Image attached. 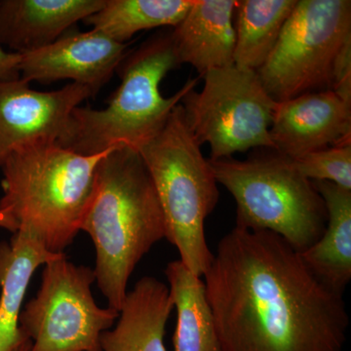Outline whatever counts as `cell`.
<instances>
[{
	"mask_svg": "<svg viewBox=\"0 0 351 351\" xmlns=\"http://www.w3.org/2000/svg\"><path fill=\"white\" fill-rule=\"evenodd\" d=\"M179 66L172 29L127 52L117 69L121 82L107 108H76L59 144L83 156L119 147L138 151L162 130L173 110L197 85L198 78H193L169 98L161 94L164 77Z\"/></svg>",
	"mask_w": 351,
	"mask_h": 351,
	"instance_id": "obj_4",
	"label": "cell"
},
{
	"mask_svg": "<svg viewBox=\"0 0 351 351\" xmlns=\"http://www.w3.org/2000/svg\"><path fill=\"white\" fill-rule=\"evenodd\" d=\"M173 309L168 285L142 277L127 293L117 324L101 335V351H167L164 336Z\"/></svg>",
	"mask_w": 351,
	"mask_h": 351,
	"instance_id": "obj_15",
	"label": "cell"
},
{
	"mask_svg": "<svg viewBox=\"0 0 351 351\" xmlns=\"http://www.w3.org/2000/svg\"><path fill=\"white\" fill-rule=\"evenodd\" d=\"M269 135L274 151L290 159L350 144L351 104L332 90L276 103Z\"/></svg>",
	"mask_w": 351,
	"mask_h": 351,
	"instance_id": "obj_12",
	"label": "cell"
},
{
	"mask_svg": "<svg viewBox=\"0 0 351 351\" xmlns=\"http://www.w3.org/2000/svg\"><path fill=\"white\" fill-rule=\"evenodd\" d=\"M235 8L233 0H193L172 29L180 64H191L200 77L212 69L234 64Z\"/></svg>",
	"mask_w": 351,
	"mask_h": 351,
	"instance_id": "obj_14",
	"label": "cell"
},
{
	"mask_svg": "<svg viewBox=\"0 0 351 351\" xmlns=\"http://www.w3.org/2000/svg\"><path fill=\"white\" fill-rule=\"evenodd\" d=\"M106 0H0V46L17 54L45 47L98 12Z\"/></svg>",
	"mask_w": 351,
	"mask_h": 351,
	"instance_id": "obj_13",
	"label": "cell"
},
{
	"mask_svg": "<svg viewBox=\"0 0 351 351\" xmlns=\"http://www.w3.org/2000/svg\"><path fill=\"white\" fill-rule=\"evenodd\" d=\"M313 184L326 206V228L318 241L300 254L321 282L343 295L351 280V191L330 182Z\"/></svg>",
	"mask_w": 351,
	"mask_h": 351,
	"instance_id": "obj_17",
	"label": "cell"
},
{
	"mask_svg": "<svg viewBox=\"0 0 351 351\" xmlns=\"http://www.w3.org/2000/svg\"><path fill=\"white\" fill-rule=\"evenodd\" d=\"M165 276L177 311L175 351H225L207 302L203 279L193 276L180 260L168 263Z\"/></svg>",
	"mask_w": 351,
	"mask_h": 351,
	"instance_id": "obj_18",
	"label": "cell"
},
{
	"mask_svg": "<svg viewBox=\"0 0 351 351\" xmlns=\"http://www.w3.org/2000/svg\"><path fill=\"white\" fill-rule=\"evenodd\" d=\"M350 43V0H298L257 75L276 103L331 90L337 60Z\"/></svg>",
	"mask_w": 351,
	"mask_h": 351,
	"instance_id": "obj_7",
	"label": "cell"
},
{
	"mask_svg": "<svg viewBox=\"0 0 351 351\" xmlns=\"http://www.w3.org/2000/svg\"><path fill=\"white\" fill-rule=\"evenodd\" d=\"M80 232L94 244L95 281L119 313L138 263L166 237L160 203L138 151L113 147L101 158Z\"/></svg>",
	"mask_w": 351,
	"mask_h": 351,
	"instance_id": "obj_2",
	"label": "cell"
},
{
	"mask_svg": "<svg viewBox=\"0 0 351 351\" xmlns=\"http://www.w3.org/2000/svg\"><path fill=\"white\" fill-rule=\"evenodd\" d=\"M209 162L218 184L234 198L237 228L274 233L299 253L322 237L324 200L292 159L269 149L245 160L228 157Z\"/></svg>",
	"mask_w": 351,
	"mask_h": 351,
	"instance_id": "obj_6",
	"label": "cell"
},
{
	"mask_svg": "<svg viewBox=\"0 0 351 351\" xmlns=\"http://www.w3.org/2000/svg\"><path fill=\"white\" fill-rule=\"evenodd\" d=\"M119 43L95 29L64 34L38 50L20 54V78L47 84L71 80L98 93L127 54Z\"/></svg>",
	"mask_w": 351,
	"mask_h": 351,
	"instance_id": "obj_11",
	"label": "cell"
},
{
	"mask_svg": "<svg viewBox=\"0 0 351 351\" xmlns=\"http://www.w3.org/2000/svg\"><path fill=\"white\" fill-rule=\"evenodd\" d=\"M95 95L89 87L76 83L43 92L32 89L22 78L0 82V167L20 147L61 142L73 110Z\"/></svg>",
	"mask_w": 351,
	"mask_h": 351,
	"instance_id": "obj_10",
	"label": "cell"
},
{
	"mask_svg": "<svg viewBox=\"0 0 351 351\" xmlns=\"http://www.w3.org/2000/svg\"><path fill=\"white\" fill-rule=\"evenodd\" d=\"M62 254L52 253L36 234L20 228L0 243V351H13L25 338L19 327L23 302L34 272Z\"/></svg>",
	"mask_w": 351,
	"mask_h": 351,
	"instance_id": "obj_16",
	"label": "cell"
},
{
	"mask_svg": "<svg viewBox=\"0 0 351 351\" xmlns=\"http://www.w3.org/2000/svg\"><path fill=\"white\" fill-rule=\"evenodd\" d=\"M200 147L179 104L162 130L138 152L160 203L165 239L179 251L182 265L202 278L214 257L208 246L205 221L217 206L219 189Z\"/></svg>",
	"mask_w": 351,
	"mask_h": 351,
	"instance_id": "obj_5",
	"label": "cell"
},
{
	"mask_svg": "<svg viewBox=\"0 0 351 351\" xmlns=\"http://www.w3.org/2000/svg\"><path fill=\"white\" fill-rule=\"evenodd\" d=\"M297 1H237L234 66L257 73L274 50Z\"/></svg>",
	"mask_w": 351,
	"mask_h": 351,
	"instance_id": "obj_19",
	"label": "cell"
},
{
	"mask_svg": "<svg viewBox=\"0 0 351 351\" xmlns=\"http://www.w3.org/2000/svg\"><path fill=\"white\" fill-rule=\"evenodd\" d=\"M193 4V0H106L84 23L117 43H126L138 32L177 27Z\"/></svg>",
	"mask_w": 351,
	"mask_h": 351,
	"instance_id": "obj_20",
	"label": "cell"
},
{
	"mask_svg": "<svg viewBox=\"0 0 351 351\" xmlns=\"http://www.w3.org/2000/svg\"><path fill=\"white\" fill-rule=\"evenodd\" d=\"M200 92L182 98L186 123L198 144H209L211 160L251 149L274 151L269 135L276 101L256 71L237 66L212 69Z\"/></svg>",
	"mask_w": 351,
	"mask_h": 351,
	"instance_id": "obj_8",
	"label": "cell"
},
{
	"mask_svg": "<svg viewBox=\"0 0 351 351\" xmlns=\"http://www.w3.org/2000/svg\"><path fill=\"white\" fill-rule=\"evenodd\" d=\"M108 151L83 156L57 142L16 149L0 167V211L15 219L18 230L36 234L52 253H64L80 232L99 164Z\"/></svg>",
	"mask_w": 351,
	"mask_h": 351,
	"instance_id": "obj_3",
	"label": "cell"
},
{
	"mask_svg": "<svg viewBox=\"0 0 351 351\" xmlns=\"http://www.w3.org/2000/svg\"><path fill=\"white\" fill-rule=\"evenodd\" d=\"M292 161L306 179L332 182L351 191V143L311 152Z\"/></svg>",
	"mask_w": 351,
	"mask_h": 351,
	"instance_id": "obj_21",
	"label": "cell"
},
{
	"mask_svg": "<svg viewBox=\"0 0 351 351\" xmlns=\"http://www.w3.org/2000/svg\"><path fill=\"white\" fill-rule=\"evenodd\" d=\"M202 278L223 350L343 351V295L278 235L235 226Z\"/></svg>",
	"mask_w": 351,
	"mask_h": 351,
	"instance_id": "obj_1",
	"label": "cell"
},
{
	"mask_svg": "<svg viewBox=\"0 0 351 351\" xmlns=\"http://www.w3.org/2000/svg\"><path fill=\"white\" fill-rule=\"evenodd\" d=\"M0 228H4V230H9V232L13 233H15L18 230V225L15 219H14L10 215L3 211H0Z\"/></svg>",
	"mask_w": 351,
	"mask_h": 351,
	"instance_id": "obj_23",
	"label": "cell"
},
{
	"mask_svg": "<svg viewBox=\"0 0 351 351\" xmlns=\"http://www.w3.org/2000/svg\"><path fill=\"white\" fill-rule=\"evenodd\" d=\"M20 78V54L0 46V82Z\"/></svg>",
	"mask_w": 351,
	"mask_h": 351,
	"instance_id": "obj_22",
	"label": "cell"
},
{
	"mask_svg": "<svg viewBox=\"0 0 351 351\" xmlns=\"http://www.w3.org/2000/svg\"><path fill=\"white\" fill-rule=\"evenodd\" d=\"M32 348V341L27 337H25L22 341L14 348L13 351H29Z\"/></svg>",
	"mask_w": 351,
	"mask_h": 351,
	"instance_id": "obj_24",
	"label": "cell"
},
{
	"mask_svg": "<svg viewBox=\"0 0 351 351\" xmlns=\"http://www.w3.org/2000/svg\"><path fill=\"white\" fill-rule=\"evenodd\" d=\"M94 282L93 269L69 262L64 254L46 263L38 292L20 314L29 351H101V335L119 313L97 304Z\"/></svg>",
	"mask_w": 351,
	"mask_h": 351,
	"instance_id": "obj_9",
	"label": "cell"
}]
</instances>
